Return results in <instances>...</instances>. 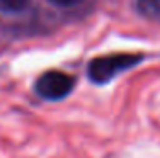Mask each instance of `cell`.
<instances>
[{
	"label": "cell",
	"mask_w": 160,
	"mask_h": 158,
	"mask_svg": "<svg viewBox=\"0 0 160 158\" xmlns=\"http://www.w3.org/2000/svg\"><path fill=\"white\" fill-rule=\"evenodd\" d=\"M143 61V55H131V53H114V55L97 56L90 60L87 65V77L92 84L104 85L109 84L119 73L128 71Z\"/></svg>",
	"instance_id": "obj_1"
},
{
	"label": "cell",
	"mask_w": 160,
	"mask_h": 158,
	"mask_svg": "<svg viewBox=\"0 0 160 158\" xmlns=\"http://www.w3.org/2000/svg\"><path fill=\"white\" fill-rule=\"evenodd\" d=\"M29 0H0V12L2 14H19L26 10Z\"/></svg>",
	"instance_id": "obj_4"
},
{
	"label": "cell",
	"mask_w": 160,
	"mask_h": 158,
	"mask_svg": "<svg viewBox=\"0 0 160 158\" xmlns=\"http://www.w3.org/2000/svg\"><path fill=\"white\" fill-rule=\"evenodd\" d=\"M135 9L142 17L160 22V0H135Z\"/></svg>",
	"instance_id": "obj_3"
},
{
	"label": "cell",
	"mask_w": 160,
	"mask_h": 158,
	"mask_svg": "<svg viewBox=\"0 0 160 158\" xmlns=\"http://www.w3.org/2000/svg\"><path fill=\"white\" fill-rule=\"evenodd\" d=\"M75 89V77L60 70L44 71L36 80L34 90L44 100H62Z\"/></svg>",
	"instance_id": "obj_2"
},
{
	"label": "cell",
	"mask_w": 160,
	"mask_h": 158,
	"mask_svg": "<svg viewBox=\"0 0 160 158\" xmlns=\"http://www.w3.org/2000/svg\"><path fill=\"white\" fill-rule=\"evenodd\" d=\"M49 2L58 5V7H75L78 3H82L83 0H49Z\"/></svg>",
	"instance_id": "obj_5"
}]
</instances>
